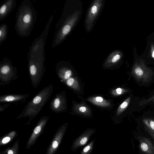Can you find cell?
I'll return each mask as SVG.
<instances>
[{
	"instance_id": "obj_1",
	"label": "cell",
	"mask_w": 154,
	"mask_h": 154,
	"mask_svg": "<svg viewBox=\"0 0 154 154\" xmlns=\"http://www.w3.org/2000/svg\"><path fill=\"white\" fill-rule=\"evenodd\" d=\"M82 4L77 0H67L55 28L52 46L61 43L70 34L80 19L82 13Z\"/></svg>"
},
{
	"instance_id": "obj_2",
	"label": "cell",
	"mask_w": 154,
	"mask_h": 154,
	"mask_svg": "<svg viewBox=\"0 0 154 154\" xmlns=\"http://www.w3.org/2000/svg\"><path fill=\"white\" fill-rule=\"evenodd\" d=\"M36 20V13L31 2L23 1L19 7L16 14L14 26L16 32L22 38L28 36Z\"/></svg>"
},
{
	"instance_id": "obj_3",
	"label": "cell",
	"mask_w": 154,
	"mask_h": 154,
	"mask_svg": "<svg viewBox=\"0 0 154 154\" xmlns=\"http://www.w3.org/2000/svg\"><path fill=\"white\" fill-rule=\"evenodd\" d=\"M133 136L138 143V154H154V139L147 131L139 127L133 131Z\"/></svg>"
},
{
	"instance_id": "obj_4",
	"label": "cell",
	"mask_w": 154,
	"mask_h": 154,
	"mask_svg": "<svg viewBox=\"0 0 154 154\" xmlns=\"http://www.w3.org/2000/svg\"><path fill=\"white\" fill-rule=\"evenodd\" d=\"M103 0H95L91 3L87 12L85 22L86 31L90 32L104 6Z\"/></svg>"
},
{
	"instance_id": "obj_5",
	"label": "cell",
	"mask_w": 154,
	"mask_h": 154,
	"mask_svg": "<svg viewBox=\"0 0 154 154\" xmlns=\"http://www.w3.org/2000/svg\"><path fill=\"white\" fill-rule=\"evenodd\" d=\"M95 133V130L93 129L85 131L73 141L71 146L72 150L75 151L86 144Z\"/></svg>"
},
{
	"instance_id": "obj_6",
	"label": "cell",
	"mask_w": 154,
	"mask_h": 154,
	"mask_svg": "<svg viewBox=\"0 0 154 154\" xmlns=\"http://www.w3.org/2000/svg\"><path fill=\"white\" fill-rule=\"evenodd\" d=\"M16 4L15 0H8L5 1L0 8V20L6 18L15 8Z\"/></svg>"
},
{
	"instance_id": "obj_7",
	"label": "cell",
	"mask_w": 154,
	"mask_h": 154,
	"mask_svg": "<svg viewBox=\"0 0 154 154\" xmlns=\"http://www.w3.org/2000/svg\"><path fill=\"white\" fill-rule=\"evenodd\" d=\"M65 128H63L57 134L48 150L47 154H53L57 149L64 134Z\"/></svg>"
},
{
	"instance_id": "obj_8",
	"label": "cell",
	"mask_w": 154,
	"mask_h": 154,
	"mask_svg": "<svg viewBox=\"0 0 154 154\" xmlns=\"http://www.w3.org/2000/svg\"><path fill=\"white\" fill-rule=\"evenodd\" d=\"M121 58V53L115 51L112 52L108 56L105 63L106 64H114L117 62Z\"/></svg>"
},
{
	"instance_id": "obj_9",
	"label": "cell",
	"mask_w": 154,
	"mask_h": 154,
	"mask_svg": "<svg viewBox=\"0 0 154 154\" xmlns=\"http://www.w3.org/2000/svg\"><path fill=\"white\" fill-rule=\"evenodd\" d=\"M8 26L5 23L0 26V45L5 40L8 35Z\"/></svg>"
},
{
	"instance_id": "obj_10",
	"label": "cell",
	"mask_w": 154,
	"mask_h": 154,
	"mask_svg": "<svg viewBox=\"0 0 154 154\" xmlns=\"http://www.w3.org/2000/svg\"><path fill=\"white\" fill-rule=\"evenodd\" d=\"M95 139L92 140L83 148L79 154H90L93 150Z\"/></svg>"
},
{
	"instance_id": "obj_11",
	"label": "cell",
	"mask_w": 154,
	"mask_h": 154,
	"mask_svg": "<svg viewBox=\"0 0 154 154\" xmlns=\"http://www.w3.org/2000/svg\"><path fill=\"white\" fill-rule=\"evenodd\" d=\"M41 129L42 126L41 125H38L35 128L28 141V146L31 145L34 142L36 137L41 131Z\"/></svg>"
},
{
	"instance_id": "obj_12",
	"label": "cell",
	"mask_w": 154,
	"mask_h": 154,
	"mask_svg": "<svg viewBox=\"0 0 154 154\" xmlns=\"http://www.w3.org/2000/svg\"><path fill=\"white\" fill-rule=\"evenodd\" d=\"M130 100V97L127 98L120 105L118 110V112L119 113L122 112L127 107Z\"/></svg>"
},
{
	"instance_id": "obj_13",
	"label": "cell",
	"mask_w": 154,
	"mask_h": 154,
	"mask_svg": "<svg viewBox=\"0 0 154 154\" xmlns=\"http://www.w3.org/2000/svg\"><path fill=\"white\" fill-rule=\"evenodd\" d=\"M93 102L96 104L101 105L102 106H105L106 105L107 103L101 97H97L93 99Z\"/></svg>"
},
{
	"instance_id": "obj_14",
	"label": "cell",
	"mask_w": 154,
	"mask_h": 154,
	"mask_svg": "<svg viewBox=\"0 0 154 154\" xmlns=\"http://www.w3.org/2000/svg\"><path fill=\"white\" fill-rule=\"evenodd\" d=\"M135 75L138 77H142L144 73L143 70L140 68H136L134 70Z\"/></svg>"
},
{
	"instance_id": "obj_15",
	"label": "cell",
	"mask_w": 154,
	"mask_h": 154,
	"mask_svg": "<svg viewBox=\"0 0 154 154\" xmlns=\"http://www.w3.org/2000/svg\"><path fill=\"white\" fill-rule=\"evenodd\" d=\"M36 67L34 65H31L29 67L30 74L32 75L35 74L36 72Z\"/></svg>"
},
{
	"instance_id": "obj_16",
	"label": "cell",
	"mask_w": 154,
	"mask_h": 154,
	"mask_svg": "<svg viewBox=\"0 0 154 154\" xmlns=\"http://www.w3.org/2000/svg\"><path fill=\"white\" fill-rule=\"evenodd\" d=\"M72 74V72L70 70H68L65 72L64 77L65 79H67L69 78Z\"/></svg>"
},
{
	"instance_id": "obj_17",
	"label": "cell",
	"mask_w": 154,
	"mask_h": 154,
	"mask_svg": "<svg viewBox=\"0 0 154 154\" xmlns=\"http://www.w3.org/2000/svg\"><path fill=\"white\" fill-rule=\"evenodd\" d=\"M41 100V97L38 96L35 97L33 100V102L35 104H38L40 103Z\"/></svg>"
},
{
	"instance_id": "obj_18",
	"label": "cell",
	"mask_w": 154,
	"mask_h": 154,
	"mask_svg": "<svg viewBox=\"0 0 154 154\" xmlns=\"http://www.w3.org/2000/svg\"><path fill=\"white\" fill-rule=\"evenodd\" d=\"M74 79L72 78H70L68 79L67 81V84L69 86H72L73 84Z\"/></svg>"
},
{
	"instance_id": "obj_19",
	"label": "cell",
	"mask_w": 154,
	"mask_h": 154,
	"mask_svg": "<svg viewBox=\"0 0 154 154\" xmlns=\"http://www.w3.org/2000/svg\"><path fill=\"white\" fill-rule=\"evenodd\" d=\"M15 99L14 97L12 96H7L5 99V100L6 101H11Z\"/></svg>"
},
{
	"instance_id": "obj_20",
	"label": "cell",
	"mask_w": 154,
	"mask_h": 154,
	"mask_svg": "<svg viewBox=\"0 0 154 154\" xmlns=\"http://www.w3.org/2000/svg\"><path fill=\"white\" fill-rule=\"evenodd\" d=\"M60 101L58 98L55 99L54 102V106L56 108H57L59 106Z\"/></svg>"
},
{
	"instance_id": "obj_21",
	"label": "cell",
	"mask_w": 154,
	"mask_h": 154,
	"mask_svg": "<svg viewBox=\"0 0 154 154\" xmlns=\"http://www.w3.org/2000/svg\"><path fill=\"white\" fill-rule=\"evenodd\" d=\"M10 138L9 137H7L4 138L2 140V142L3 143L5 144L8 143L10 141Z\"/></svg>"
},
{
	"instance_id": "obj_22",
	"label": "cell",
	"mask_w": 154,
	"mask_h": 154,
	"mask_svg": "<svg viewBox=\"0 0 154 154\" xmlns=\"http://www.w3.org/2000/svg\"><path fill=\"white\" fill-rule=\"evenodd\" d=\"M116 91L117 93L118 94H122L125 90L121 89L120 88H118L116 89Z\"/></svg>"
},
{
	"instance_id": "obj_23",
	"label": "cell",
	"mask_w": 154,
	"mask_h": 154,
	"mask_svg": "<svg viewBox=\"0 0 154 154\" xmlns=\"http://www.w3.org/2000/svg\"><path fill=\"white\" fill-rule=\"evenodd\" d=\"M144 130L147 131L154 139V133L146 129H144L143 130Z\"/></svg>"
},
{
	"instance_id": "obj_24",
	"label": "cell",
	"mask_w": 154,
	"mask_h": 154,
	"mask_svg": "<svg viewBox=\"0 0 154 154\" xmlns=\"http://www.w3.org/2000/svg\"><path fill=\"white\" fill-rule=\"evenodd\" d=\"M79 110L82 112H84L86 111V108L84 106H82L80 107Z\"/></svg>"
},
{
	"instance_id": "obj_25",
	"label": "cell",
	"mask_w": 154,
	"mask_h": 154,
	"mask_svg": "<svg viewBox=\"0 0 154 154\" xmlns=\"http://www.w3.org/2000/svg\"><path fill=\"white\" fill-rule=\"evenodd\" d=\"M8 154H14L12 150L10 149L8 151Z\"/></svg>"
},
{
	"instance_id": "obj_26",
	"label": "cell",
	"mask_w": 154,
	"mask_h": 154,
	"mask_svg": "<svg viewBox=\"0 0 154 154\" xmlns=\"http://www.w3.org/2000/svg\"><path fill=\"white\" fill-rule=\"evenodd\" d=\"M152 56L154 58V51H153L152 54Z\"/></svg>"
},
{
	"instance_id": "obj_27",
	"label": "cell",
	"mask_w": 154,
	"mask_h": 154,
	"mask_svg": "<svg viewBox=\"0 0 154 154\" xmlns=\"http://www.w3.org/2000/svg\"><path fill=\"white\" fill-rule=\"evenodd\" d=\"M153 98H154V97H153Z\"/></svg>"
}]
</instances>
